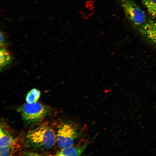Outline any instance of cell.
Segmentation results:
<instances>
[{
  "label": "cell",
  "instance_id": "obj_1",
  "mask_svg": "<svg viewBox=\"0 0 156 156\" xmlns=\"http://www.w3.org/2000/svg\"><path fill=\"white\" fill-rule=\"evenodd\" d=\"M27 138L32 146L43 149L52 148L56 142V134L54 130L46 124L41 125L30 131Z\"/></svg>",
  "mask_w": 156,
  "mask_h": 156
},
{
  "label": "cell",
  "instance_id": "obj_2",
  "mask_svg": "<svg viewBox=\"0 0 156 156\" xmlns=\"http://www.w3.org/2000/svg\"><path fill=\"white\" fill-rule=\"evenodd\" d=\"M18 112L27 124H34L42 121L52 110L50 107L40 103H25L18 108Z\"/></svg>",
  "mask_w": 156,
  "mask_h": 156
},
{
  "label": "cell",
  "instance_id": "obj_3",
  "mask_svg": "<svg viewBox=\"0 0 156 156\" xmlns=\"http://www.w3.org/2000/svg\"><path fill=\"white\" fill-rule=\"evenodd\" d=\"M79 135L77 128L72 124L66 123L61 126L56 134V143L58 147L64 148L73 145Z\"/></svg>",
  "mask_w": 156,
  "mask_h": 156
},
{
  "label": "cell",
  "instance_id": "obj_4",
  "mask_svg": "<svg viewBox=\"0 0 156 156\" xmlns=\"http://www.w3.org/2000/svg\"><path fill=\"white\" fill-rule=\"evenodd\" d=\"M122 6L126 15L133 24L140 25L144 23V12L133 1L122 0Z\"/></svg>",
  "mask_w": 156,
  "mask_h": 156
},
{
  "label": "cell",
  "instance_id": "obj_5",
  "mask_svg": "<svg viewBox=\"0 0 156 156\" xmlns=\"http://www.w3.org/2000/svg\"><path fill=\"white\" fill-rule=\"evenodd\" d=\"M139 32L148 43L156 49V21H148L142 25Z\"/></svg>",
  "mask_w": 156,
  "mask_h": 156
},
{
  "label": "cell",
  "instance_id": "obj_6",
  "mask_svg": "<svg viewBox=\"0 0 156 156\" xmlns=\"http://www.w3.org/2000/svg\"><path fill=\"white\" fill-rule=\"evenodd\" d=\"M87 145L85 144L81 146H72L62 148L56 153L57 156H79L84 151Z\"/></svg>",
  "mask_w": 156,
  "mask_h": 156
},
{
  "label": "cell",
  "instance_id": "obj_7",
  "mask_svg": "<svg viewBox=\"0 0 156 156\" xmlns=\"http://www.w3.org/2000/svg\"><path fill=\"white\" fill-rule=\"evenodd\" d=\"M21 144L17 139L14 142L5 147H0V156L12 155L18 151Z\"/></svg>",
  "mask_w": 156,
  "mask_h": 156
},
{
  "label": "cell",
  "instance_id": "obj_8",
  "mask_svg": "<svg viewBox=\"0 0 156 156\" xmlns=\"http://www.w3.org/2000/svg\"><path fill=\"white\" fill-rule=\"evenodd\" d=\"M0 56L1 69L3 68L11 63L12 57L11 54L7 50L3 48L1 49Z\"/></svg>",
  "mask_w": 156,
  "mask_h": 156
},
{
  "label": "cell",
  "instance_id": "obj_9",
  "mask_svg": "<svg viewBox=\"0 0 156 156\" xmlns=\"http://www.w3.org/2000/svg\"><path fill=\"white\" fill-rule=\"evenodd\" d=\"M17 139L13 138L11 135L7 134L0 129V147L8 146L11 144Z\"/></svg>",
  "mask_w": 156,
  "mask_h": 156
},
{
  "label": "cell",
  "instance_id": "obj_10",
  "mask_svg": "<svg viewBox=\"0 0 156 156\" xmlns=\"http://www.w3.org/2000/svg\"><path fill=\"white\" fill-rule=\"evenodd\" d=\"M40 92L38 90L34 88L29 91L26 97V102L32 104L37 102L40 95Z\"/></svg>",
  "mask_w": 156,
  "mask_h": 156
},
{
  "label": "cell",
  "instance_id": "obj_11",
  "mask_svg": "<svg viewBox=\"0 0 156 156\" xmlns=\"http://www.w3.org/2000/svg\"><path fill=\"white\" fill-rule=\"evenodd\" d=\"M141 1L150 14L156 18V0H141Z\"/></svg>",
  "mask_w": 156,
  "mask_h": 156
},
{
  "label": "cell",
  "instance_id": "obj_12",
  "mask_svg": "<svg viewBox=\"0 0 156 156\" xmlns=\"http://www.w3.org/2000/svg\"><path fill=\"white\" fill-rule=\"evenodd\" d=\"M0 46L3 47L6 44L8 41L7 34L5 32L0 31Z\"/></svg>",
  "mask_w": 156,
  "mask_h": 156
}]
</instances>
